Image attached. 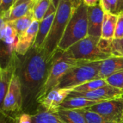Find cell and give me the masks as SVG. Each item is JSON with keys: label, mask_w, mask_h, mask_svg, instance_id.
Listing matches in <instances>:
<instances>
[{"label": "cell", "mask_w": 123, "mask_h": 123, "mask_svg": "<svg viewBox=\"0 0 123 123\" xmlns=\"http://www.w3.org/2000/svg\"><path fill=\"white\" fill-rule=\"evenodd\" d=\"M56 5L54 2L51 3L49 9L48 10L45 17L40 22L38 31L35 40V42L32 47L38 49L42 50L46 41V39L50 32L53 20L55 17V14L56 12Z\"/></svg>", "instance_id": "obj_11"}, {"label": "cell", "mask_w": 123, "mask_h": 123, "mask_svg": "<svg viewBox=\"0 0 123 123\" xmlns=\"http://www.w3.org/2000/svg\"><path fill=\"white\" fill-rule=\"evenodd\" d=\"M73 91L72 88H55L51 90L38 103L40 108L50 113L56 114L62 102Z\"/></svg>", "instance_id": "obj_9"}, {"label": "cell", "mask_w": 123, "mask_h": 123, "mask_svg": "<svg viewBox=\"0 0 123 123\" xmlns=\"http://www.w3.org/2000/svg\"><path fill=\"white\" fill-rule=\"evenodd\" d=\"M51 63L44 51L33 47L23 56L15 54V74L23 96V112L30 113L37 103L36 97L44 84Z\"/></svg>", "instance_id": "obj_1"}, {"label": "cell", "mask_w": 123, "mask_h": 123, "mask_svg": "<svg viewBox=\"0 0 123 123\" xmlns=\"http://www.w3.org/2000/svg\"><path fill=\"white\" fill-rule=\"evenodd\" d=\"M56 114L63 123H87L84 115L78 109H60Z\"/></svg>", "instance_id": "obj_19"}, {"label": "cell", "mask_w": 123, "mask_h": 123, "mask_svg": "<svg viewBox=\"0 0 123 123\" xmlns=\"http://www.w3.org/2000/svg\"><path fill=\"white\" fill-rule=\"evenodd\" d=\"M40 22L34 20L28 29L18 38L15 52L18 55H25L33 46L39 28Z\"/></svg>", "instance_id": "obj_13"}, {"label": "cell", "mask_w": 123, "mask_h": 123, "mask_svg": "<svg viewBox=\"0 0 123 123\" xmlns=\"http://www.w3.org/2000/svg\"><path fill=\"white\" fill-rule=\"evenodd\" d=\"M16 123H32V114L23 112L17 119Z\"/></svg>", "instance_id": "obj_30"}, {"label": "cell", "mask_w": 123, "mask_h": 123, "mask_svg": "<svg viewBox=\"0 0 123 123\" xmlns=\"http://www.w3.org/2000/svg\"><path fill=\"white\" fill-rule=\"evenodd\" d=\"M2 111L6 114L15 119L23 113L21 86L15 72L12 78L9 88L4 98Z\"/></svg>", "instance_id": "obj_7"}, {"label": "cell", "mask_w": 123, "mask_h": 123, "mask_svg": "<svg viewBox=\"0 0 123 123\" xmlns=\"http://www.w3.org/2000/svg\"><path fill=\"white\" fill-rule=\"evenodd\" d=\"M108 85L105 79H96L91 81H89L88 83H86L83 85H80L76 88H74L73 93H88L91 92L93 91H95L98 88H100L103 86H105Z\"/></svg>", "instance_id": "obj_24"}, {"label": "cell", "mask_w": 123, "mask_h": 123, "mask_svg": "<svg viewBox=\"0 0 123 123\" xmlns=\"http://www.w3.org/2000/svg\"><path fill=\"white\" fill-rule=\"evenodd\" d=\"M84 5H86L88 7L96 6L100 3V0H82Z\"/></svg>", "instance_id": "obj_32"}, {"label": "cell", "mask_w": 123, "mask_h": 123, "mask_svg": "<svg viewBox=\"0 0 123 123\" xmlns=\"http://www.w3.org/2000/svg\"><path fill=\"white\" fill-rule=\"evenodd\" d=\"M33 11L26 15L24 17H22L19 19H17L13 21L7 22L17 32L18 38L22 36L31 26L32 23L34 21Z\"/></svg>", "instance_id": "obj_22"}, {"label": "cell", "mask_w": 123, "mask_h": 123, "mask_svg": "<svg viewBox=\"0 0 123 123\" xmlns=\"http://www.w3.org/2000/svg\"><path fill=\"white\" fill-rule=\"evenodd\" d=\"M102 61L81 62L71 68L60 80L56 88H72L89 81L100 79L99 73Z\"/></svg>", "instance_id": "obj_5"}, {"label": "cell", "mask_w": 123, "mask_h": 123, "mask_svg": "<svg viewBox=\"0 0 123 123\" xmlns=\"http://www.w3.org/2000/svg\"><path fill=\"white\" fill-rule=\"evenodd\" d=\"M0 123H16V119L0 110Z\"/></svg>", "instance_id": "obj_31"}, {"label": "cell", "mask_w": 123, "mask_h": 123, "mask_svg": "<svg viewBox=\"0 0 123 123\" xmlns=\"http://www.w3.org/2000/svg\"><path fill=\"white\" fill-rule=\"evenodd\" d=\"M32 123H63L56 114L50 113L38 107L37 111L32 114Z\"/></svg>", "instance_id": "obj_21"}, {"label": "cell", "mask_w": 123, "mask_h": 123, "mask_svg": "<svg viewBox=\"0 0 123 123\" xmlns=\"http://www.w3.org/2000/svg\"><path fill=\"white\" fill-rule=\"evenodd\" d=\"M119 0H100V5L104 12L118 15Z\"/></svg>", "instance_id": "obj_27"}, {"label": "cell", "mask_w": 123, "mask_h": 123, "mask_svg": "<svg viewBox=\"0 0 123 123\" xmlns=\"http://www.w3.org/2000/svg\"><path fill=\"white\" fill-rule=\"evenodd\" d=\"M104 15V12L100 3L96 6L88 7V36L101 38Z\"/></svg>", "instance_id": "obj_14"}, {"label": "cell", "mask_w": 123, "mask_h": 123, "mask_svg": "<svg viewBox=\"0 0 123 123\" xmlns=\"http://www.w3.org/2000/svg\"><path fill=\"white\" fill-rule=\"evenodd\" d=\"M84 115L87 123H119L115 121L109 120L103 116L97 114L96 112L92 111L88 109H78Z\"/></svg>", "instance_id": "obj_25"}, {"label": "cell", "mask_w": 123, "mask_h": 123, "mask_svg": "<svg viewBox=\"0 0 123 123\" xmlns=\"http://www.w3.org/2000/svg\"><path fill=\"white\" fill-rule=\"evenodd\" d=\"M100 47L101 49L111 55V56H123V38L113 39L112 41L100 40Z\"/></svg>", "instance_id": "obj_20"}, {"label": "cell", "mask_w": 123, "mask_h": 123, "mask_svg": "<svg viewBox=\"0 0 123 123\" xmlns=\"http://www.w3.org/2000/svg\"><path fill=\"white\" fill-rule=\"evenodd\" d=\"M101 38L88 36L72 46L64 53L69 57L78 61L96 62L104 61L111 56L100 47Z\"/></svg>", "instance_id": "obj_6"}, {"label": "cell", "mask_w": 123, "mask_h": 123, "mask_svg": "<svg viewBox=\"0 0 123 123\" xmlns=\"http://www.w3.org/2000/svg\"><path fill=\"white\" fill-rule=\"evenodd\" d=\"M83 61H78L68 56L64 52L56 51L48 72L46 80L41 88L37 97V104L42 100L52 89L57 87L60 80L71 68Z\"/></svg>", "instance_id": "obj_4"}, {"label": "cell", "mask_w": 123, "mask_h": 123, "mask_svg": "<svg viewBox=\"0 0 123 123\" xmlns=\"http://www.w3.org/2000/svg\"><path fill=\"white\" fill-rule=\"evenodd\" d=\"M118 11L119 12L123 11V0H119L118 4Z\"/></svg>", "instance_id": "obj_34"}, {"label": "cell", "mask_w": 123, "mask_h": 123, "mask_svg": "<svg viewBox=\"0 0 123 123\" xmlns=\"http://www.w3.org/2000/svg\"><path fill=\"white\" fill-rule=\"evenodd\" d=\"M36 1V0H30L20 5H14L11 9L5 14L4 18L5 21L10 22L25 16L33 11Z\"/></svg>", "instance_id": "obj_16"}, {"label": "cell", "mask_w": 123, "mask_h": 123, "mask_svg": "<svg viewBox=\"0 0 123 123\" xmlns=\"http://www.w3.org/2000/svg\"><path fill=\"white\" fill-rule=\"evenodd\" d=\"M88 36V7L82 2L70 20L56 51H66Z\"/></svg>", "instance_id": "obj_3"}, {"label": "cell", "mask_w": 123, "mask_h": 123, "mask_svg": "<svg viewBox=\"0 0 123 123\" xmlns=\"http://www.w3.org/2000/svg\"><path fill=\"white\" fill-rule=\"evenodd\" d=\"M122 123H123V115H122Z\"/></svg>", "instance_id": "obj_36"}, {"label": "cell", "mask_w": 123, "mask_h": 123, "mask_svg": "<svg viewBox=\"0 0 123 123\" xmlns=\"http://www.w3.org/2000/svg\"><path fill=\"white\" fill-rule=\"evenodd\" d=\"M81 2L82 0L58 1L55 17L43 48V50L48 56L50 61H52L56 53L58 44L63 36L70 20Z\"/></svg>", "instance_id": "obj_2"}, {"label": "cell", "mask_w": 123, "mask_h": 123, "mask_svg": "<svg viewBox=\"0 0 123 123\" xmlns=\"http://www.w3.org/2000/svg\"><path fill=\"white\" fill-rule=\"evenodd\" d=\"M15 1H16V0H15Z\"/></svg>", "instance_id": "obj_37"}, {"label": "cell", "mask_w": 123, "mask_h": 123, "mask_svg": "<svg viewBox=\"0 0 123 123\" xmlns=\"http://www.w3.org/2000/svg\"><path fill=\"white\" fill-rule=\"evenodd\" d=\"M15 0H0V15H5L13 6Z\"/></svg>", "instance_id": "obj_29"}, {"label": "cell", "mask_w": 123, "mask_h": 123, "mask_svg": "<svg viewBox=\"0 0 123 123\" xmlns=\"http://www.w3.org/2000/svg\"><path fill=\"white\" fill-rule=\"evenodd\" d=\"M28 1H30V0H16L15 2L14 5H20V4H22V3H24V2H26Z\"/></svg>", "instance_id": "obj_35"}, {"label": "cell", "mask_w": 123, "mask_h": 123, "mask_svg": "<svg viewBox=\"0 0 123 123\" xmlns=\"http://www.w3.org/2000/svg\"><path fill=\"white\" fill-rule=\"evenodd\" d=\"M87 109L96 112L109 120L122 123L123 115V98L101 102Z\"/></svg>", "instance_id": "obj_8"}, {"label": "cell", "mask_w": 123, "mask_h": 123, "mask_svg": "<svg viewBox=\"0 0 123 123\" xmlns=\"http://www.w3.org/2000/svg\"><path fill=\"white\" fill-rule=\"evenodd\" d=\"M15 52L6 65L0 62V110L2 111L4 98L15 72Z\"/></svg>", "instance_id": "obj_12"}, {"label": "cell", "mask_w": 123, "mask_h": 123, "mask_svg": "<svg viewBox=\"0 0 123 123\" xmlns=\"http://www.w3.org/2000/svg\"><path fill=\"white\" fill-rule=\"evenodd\" d=\"M108 85L123 90V70L117 72L105 78Z\"/></svg>", "instance_id": "obj_26"}, {"label": "cell", "mask_w": 123, "mask_h": 123, "mask_svg": "<svg viewBox=\"0 0 123 123\" xmlns=\"http://www.w3.org/2000/svg\"><path fill=\"white\" fill-rule=\"evenodd\" d=\"M123 38V11L120 12L117 15V21L114 32V39Z\"/></svg>", "instance_id": "obj_28"}, {"label": "cell", "mask_w": 123, "mask_h": 123, "mask_svg": "<svg viewBox=\"0 0 123 123\" xmlns=\"http://www.w3.org/2000/svg\"><path fill=\"white\" fill-rule=\"evenodd\" d=\"M123 70V56H111L102 61L99 78L105 79L111 75Z\"/></svg>", "instance_id": "obj_15"}, {"label": "cell", "mask_w": 123, "mask_h": 123, "mask_svg": "<svg viewBox=\"0 0 123 123\" xmlns=\"http://www.w3.org/2000/svg\"><path fill=\"white\" fill-rule=\"evenodd\" d=\"M69 96H83L91 101H95L98 103L119 99L123 98V90L113 87L109 85H106L100 88L88 93H78L72 92Z\"/></svg>", "instance_id": "obj_10"}, {"label": "cell", "mask_w": 123, "mask_h": 123, "mask_svg": "<svg viewBox=\"0 0 123 123\" xmlns=\"http://www.w3.org/2000/svg\"><path fill=\"white\" fill-rule=\"evenodd\" d=\"M6 25H7V22L5 21L4 16L0 15V37H1V33L4 30V28H5Z\"/></svg>", "instance_id": "obj_33"}, {"label": "cell", "mask_w": 123, "mask_h": 123, "mask_svg": "<svg viewBox=\"0 0 123 123\" xmlns=\"http://www.w3.org/2000/svg\"><path fill=\"white\" fill-rule=\"evenodd\" d=\"M98 102L91 101L83 96H69L60 106V109H82L89 108Z\"/></svg>", "instance_id": "obj_17"}, {"label": "cell", "mask_w": 123, "mask_h": 123, "mask_svg": "<svg viewBox=\"0 0 123 123\" xmlns=\"http://www.w3.org/2000/svg\"><path fill=\"white\" fill-rule=\"evenodd\" d=\"M117 21V15L104 12L101 28V39L112 41L114 38V32Z\"/></svg>", "instance_id": "obj_18"}, {"label": "cell", "mask_w": 123, "mask_h": 123, "mask_svg": "<svg viewBox=\"0 0 123 123\" xmlns=\"http://www.w3.org/2000/svg\"><path fill=\"white\" fill-rule=\"evenodd\" d=\"M52 2L53 0H36L33 9L34 20L41 22Z\"/></svg>", "instance_id": "obj_23"}]
</instances>
